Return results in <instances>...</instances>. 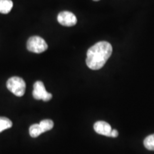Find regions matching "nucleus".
I'll use <instances>...</instances> for the list:
<instances>
[{"instance_id":"f257e3e1","label":"nucleus","mask_w":154,"mask_h":154,"mask_svg":"<svg viewBox=\"0 0 154 154\" xmlns=\"http://www.w3.org/2000/svg\"><path fill=\"white\" fill-rule=\"evenodd\" d=\"M112 46L107 42H99L89 48L86 55V65L92 70H99L105 65L112 54Z\"/></svg>"},{"instance_id":"f03ea898","label":"nucleus","mask_w":154,"mask_h":154,"mask_svg":"<svg viewBox=\"0 0 154 154\" xmlns=\"http://www.w3.org/2000/svg\"><path fill=\"white\" fill-rule=\"evenodd\" d=\"M7 87L9 91L14 94L15 96L21 97L25 94L26 83L20 77L13 76L7 81Z\"/></svg>"},{"instance_id":"7ed1b4c3","label":"nucleus","mask_w":154,"mask_h":154,"mask_svg":"<svg viewBox=\"0 0 154 154\" xmlns=\"http://www.w3.org/2000/svg\"><path fill=\"white\" fill-rule=\"evenodd\" d=\"M26 48L31 52L40 54L45 51L48 49V45L44 38L40 36H34L28 39Z\"/></svg>"},{"instance_id":"20e7f679","label":"nucleus","mask_w":154,"mask_h":154,"mask_svg":"<svg viewBox=\"0 0 154 154\" xmlns=\"http://www.w3.org/2000/svg\"><path fill=\"white\" fill-rule=\"evenodd\" d=\"M32 94L35 99L42 100L44 101H49L52 98V94L47 91L44 83L40 81H37L34 83Z\"/></svg>"},{"instance_id":"39448f33","label":"nucleus","mask_w":154,"mask_h":154,"mask_svg":"<svg viewBox=\"0 0 154 154\" xmlns=\"http://www.w3.org/2000/svg\"><path fill=\"white\" fill-rule=\"evenodd\" d=\"M59 23L65 26H73L76 24L77 19L72 12L69 11H61L57 17Z\"/></svg>"},{"instance_id":"423d86ee","label":"nucleus","mask_w":154,"mask_h":154,"mask_svg":"<svg viewBox=\"0 0 154 154\" xmlns=\"http://www.w3.org/2000/svg\"><path fill=\"white\" fill-rule=\"evenodd\" d=\"M94 128L97 134L108 136V137H111V133L112 129H111L110 125L105 121H100L96 122L94 124Z\"/></svg>"},{"instance_id":"0eeeda50","label":"nucleus","mask_w":154,"mask_h":154,"mask_svg":"<svg viewBox=\"0 0 154 154\" xmlns=\"http://www.w3.org/2000/svg\"><path fill=\"white\" fill-rule=\"evenodd\" d=\"M13 7L11 0H0V13L8 14Z\"/></svg>"},{"instance_id":"6e6552de","label":"nucleus","mask_w":154,"mask_h":154,"mask_svg":"<svg viewBox=\"0 0 154 154\" xmlns=\"http://www.w3.org/2000/svg\"><path fill=\"white\" fill-rule=\"evenodd\" d=\"M42 133H44L43 130L40 126L39 124H33L29 128V135L32 138H36L40 136Z\"/></svg>"},{"instance_id":"1a4fd4ad","label":"nucleus","mask_w":154,"mask_h":154,"mask_svg":"<svg viewBox=\"0 0 154 154\" xmlns=\"http://www.w3.org/2000/svg\"><path fill=\"white\" fill-rule=\"evenodd\" d=\"M12 126V122L8 118L0 117V133L3 131L9 129Z\"/></svg>"},{"instance_id":"9d476101","label":"nucleus","mask_w":154,"mask_h":154,"mask_svg":"<svg viewBox=\"0 0 154 154\" xmlns=\"http://www.w3.org/2000/svg\"><path fill=\"white\" fill-rule=\"evenodd\" d=\"M143 144L146 149L149 151H154V134L147 136L144 140Z\"/></svg>"},{"instance_id":"9b49d317","label":"nucleus","mask_w":154,"mask_h":154,"mask_svg":"<svg viewBox=\"0 0 154 154\" xmlns=\"http://www.w3.org/2000/svg\"><path fill=\"white\" fill-rule=\"evenodd\" d=\"M39 125L44 133L52 129L54 127V122L51 120H49V119H45V120L42 121L39 123Z\"/></svg>"},{"instance_id":"f8f14e48","label":"nucleus","mask_w":154,"mask_h":154,"mask_svg":"<svg viewBox=\"0 0 154 154\" xmlns=\"http://www.w3.org/2000/svg\"><path fill=\"white\" fill-rule=\"evenodd\" d=\"M119 136V132L117 131V130H112L111 133V137L116 138Z\"/></svg>"},{"instance_id":"ddd939ff","label":"nucleus","mask_w":154,"mask_h":154,"mask_svg":"<svg viewBox=\"0 0 154 154\" xmlns=\"http://www.w3.org/2000/svg\"><path fill=\"white\" fill-rule=\"evenodd\" d=\"M94 1H95V2H98V1H99V0H94Z\"/></svg>"}]
</instances>
